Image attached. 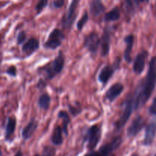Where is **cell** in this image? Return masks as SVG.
<instances>
[{
	"mask_svg": "<svg viewBox=\"0 0 156 156\" xmlns=\"http://www.w3.org/2000/svg\"><path fill=\"white\" fill-rule=\"evenodd\" d=\"M123 109L121 116L117 120V121L114 123V126H115V128L117 130H120L122 128H123V126L126 125V123H127L129 119L130 118L131 115H132V113L135 111L133 100V98L131 96V94H129L126 98V100L124 101V103L123 105Z\"/></svg>",
	"mask_w": 156,
	"mask_h": 156,
	"instance_id": "3957f363",
	"label": "cell"
},
{
	"mask_svg": "<svg viewBox=\"0 0 156 156\" xmlns=\"http://www.w3.org/2000/svg\"><path fill=\"white\" fill-rule=\"evenodd\" d=\"M122 143V138L120 136H117L111 140L110 143H107L105 146H101L98 151L93 152L88 154L85 156H111V154L114 152Z\"/></svg>",
	"mask_w": 156,
	"mask_h": 156,
	"instance_id": "5b68a950",
	"label": "cell"
},
{
	"mask_svg": "<svg viewBox=\"0 0 156 156\" xmlns=\"http://www.w3.org/2000/svg\"><path fill=\"white\" fill-rule=\"evenodd\" d=\"M145 120L142 116L138 115L132 121L131 124L128 127L127 136L129 137H135L143 128L145 127Z\"/></svg>",
	"mask_w": 156,
	"mask_h": 156,
	"instance_id": "8fae6325",
	"label": "cell"
},
{
	"mask_svg": "<svg viewBox=\"0 0 156 156\" xmlns=\"http://www.w3.org/2000/svg\"><path fill=\"white\" fill-rule=\"evenodd\" d=\"M48 1L49 0H40L39 2L37 4L35 9H36L37 14H40L48 5Z\"/></svg>",
	"mask_w": 156,
	"mask_h": 156,
	"instance_id": "484cf974",
	"label": "cell"
},
{
	"mask_svg": "<svg viewBox=\"0 0 156 156\" xmlns=\"http://www.w3.org/2000/svg\"><path fill=\"white\" fill-rule=\"evenodd\" d=\"M123 90H124V87H123V84L117 82L110 87L109 89L107 91L106 94H105V98L110 102H113L123 93Z\"/></svg>",
	"mask_w": 156,
	"mask_h": 156,
	"instance_id": "5bb4252c",
	"label": "cell"
},
{
	"mask_svg": "<svg viewBox=\"0 0 156 156\" xmlns=\"http://www.w3.org/2000/svg\"><path fill=\"white\" fill-rule=\"evenodd\" d=\"M134 2H135V3L136 4V5L138 6L139 5L141 4V3H143V2H148L149 1V0H133Z\"/></svg>",
	"mask_w": 156,
	"mask_h": 156,
	"instance_id": "1f68e13d",
	"label": "cell"
},
{
	"mask_svg": "<svg viewBox=\"0 0 156 156\" xmlns=\"http://www.w3.org/2000/svg\"><path fill=\"white\" fill-rule=\"evenodd\" d=\"M131 156H138V155H136V154H133Z\"/></svg>",
	"mask_w": 156,
	"mask_h": 156,
	"instance_id": "836d02e7",
	"label": "cell"
},
{
	"mask_svg": "<svg viewBox=\"0 0 156 156\" xmlns=\"http://www.w3.org/2000/svg\"><path fill=\"white\" fill-rule=\"evenodd\" d=\"M26 38H27V36H26V34L24 31H21L18 33V37H17V42H18V44H23L26 41Z\"/></svg>",
	"mask_w": 156,
	"mask_h": 156,
	"instance_id": "4316f807",
	"label": "cell"
},
{
	"mask_svg": "<svg viewBox=\"0 0 156 156\" xmlns=\"http://www.w3.org/2000/svg\"><path fill=\"white\" fill-rule=\"evenodd\" d=\"M68 107H69V110L70 113H71V114H73L74 117L79 115V114L82 112V110H81V108H75L74 106H72V105H68Z\"/></svg>",
	"mask_w": 156,
	"mask_h": 156,
	"instance_id": "83f0119b",
	"label": "cell"
},
{
	"mask_svg": "<svg viewBox=\"0 0 156 156\" xmlns=\"http://www.w3.org/2000/svg\"><path fill=\"white\" fill-rule=\"evenodd\" d=\"M88 21V13L87 12H85L82 15V16L81 17L80 19L79 20V21L77 22V29L79 30H82V28L84 27V26L86 24V23Z\"/></svg>",
	"mask_w": 156,
	"mask_h": 156,
	"instance_id": "d4e9b609",
	"label": "cell"
},
{
	"mask_svg": "<svg viewBox=\"0 0 156 156\" xmlns=\"http://www.w3.org/2000/svg\"><path fill=\"white\" fill-rule=\"evenodd\" d=\"M64 39H65V35L62 30L58 28H55L49 34L48 38L44 44V47L47 49L56 50L62 44Z\"/></svg>",
	"mask_w": 156,
	"mask_h": 156,
	"instance_id": "8992f818",
	"label": "cell"
},
{
	"mask_svg": "<svg viewBox=\"0 0 156 156\" xmlns=\"http://www.w3.org/2000/svg\"><path fill=\"white\" fill-rule=\"evenodd\" d=\"M111 34L112 31L109 27H106L104 30L103 34L101 37V54L102 56H107L109 54L111 49Z\"/></svg>",
	"mask_w": 156,
	"mask_h": 156,
	"instance_id": "30bf717a",
	"label": "cell"
},
{
	"mask_svg": "<svg viewBox=\"0 0 156 156\" xmlns=\"http://www.w3.org/2000/svg\"><path fill=\"white\" fill-rule=\"evenodd\" d=\"M156 135V115H154L152 120L149 123L146 127V133H145L143 143L146 146H150L154 141Z\"/></svg>",
	"mask_w": 156,
	"mask_h": 156,
	"instance_id": "4fadbf2b",
	"label": "cell"
},
{
	"mask_svg": "<svg viewBox=\"0 0 156 156\" xmlns=\"http://www.w3.org/2000/svg\"><path fill=\"white\" fill-rule=\"evenodd\" d=\"M120 59L117 58L115 61H114L113 65H108L106 66L103 67L101 70L100 71L98 75V80L99 82H101L104 85H106L108 82V81L111 79L113 76H114V73L116 70L120 67Z\"/></svg>",
	"mask_w": 156,
	"mask_h": 156,
	"instance_id": "52a82bcc",
	"label": "cell"
},
{
	"mask_svg": "<svg viewBox=\"0 0 156 156\" xmlns=\"http://www.w3.org/2000/svg\"><path fill=\"white\" fill-rule=\"evenodd\" d=\"M79 4V0H73L68 11L62 19V24L65 28L69 29L76 18V11Z\"/></svg>",
	"mask_w": 156,
	"mask_h": 156,
	"instance_id": "ba28073f",
	"label": "cell"
},
{
	"mask_svg": "<svg viewBox=\"0 0 156 156\" xmlns=\"http://www.w3.org/2000/svg\"><path fill=\"white\" fill-rule=\"evenodd\" d=\"M63 130L60 126H56L53 131V134L51 136V141L55 146H59L62 145L63 142V137H62Z\"/></svg>",
	"mask_w": 156,
	"mask_h": 156,
	"instance_id": "d6986e66",
	"label": "cell"
},
{
	"mask_svg": "<svg viewBox=\"0 0 156 156\" xmlns=\"http://www.w3.org/2000/svg\"><path fill=\"white\" fill-rule=\"evenodd\" d=\"M64 64H65V56L62 52L60 51L53 62L41 68V70L43 73L46 75L47 79L50 80L62 72V70L63 69Z\"/></svg>",
	"mask_w": 156,
	"mask_h": 156,
	"instance_id": "7a4b0ae2",
	"label": "cell"
},
{
	"mask_svg": "<svg viewBox=\"0 0 156 156\" xmlns=\"http://www.w3.org/2000/svg\"><path fill=\"white\" fill-rule=\"evenodd\" d=\"M51 98L47 93H44L40 96L38 99V105L44 111H47L50 108Z\"/></svg>",
	"mask_w": 156,
	"mask_h": 156,
	"instance_id": "7402d4cb",
	"label": "cell"
},
{
	"mask_svg": "<svg viewBox=\"0 0 156 156\" xmlns=\"http://www.w3.org/2000/svg\"><path fill=\"white\" fill-rule=\"evenodd\" d=\"M124 42L126 44V49L124 50V59L126 60V62L129 63L132 61L131 59V52H132L133 47L134 44V36L133 34L127 35V36L125 37L124 38Z\"/></svg>",
	"mask_w": 156,
	"mask_h": 156,
	"instance_id": "e0dca14e",
	"label": "cell"
},
{
	"mask_svg": "<svg viewBox=\"0 0 156 156\" xmlns=\"http://www.w3.org/2000/svg\"><path fill=\"white\" fill-rule=\"evenodd\" d=\"M39 41L37 38L31 37L23 44L22 52L26 56H30L39 48Z\"/></svg>",
	"mask_w": 156,
	"mask_h": 156,
	"instance_id": "9a60e30c",
	"label": "cell"
},
{
	"mask_svg": "<svg viewBox=\"0 0 156 156\" xmlns=\"http://www.w3.org/2000/svg\"><path fill=\"white\" fill-rule=\"evenodd\" d=\"M6 73L8 75H9L10 76H12V77H15L17 75V69L16 67L14 66H12L9 67L7 70H6Z\"/></svg>",
	"mask_w": 156,
	"mask_h": 156,
	"instance_id": "f1b7e54d",
	"label": "cell"
},
{
	"mask_svg": "<svg viewBox=\"0 0 156 156\" xmlns=\"http://www.w3.org/2000/svg\"><path fill=\"white\" fill-rule=\"evenodd\" d=\"M149 112L151 115H156V97L154 98L151 106L149 107Z\"/></svg>",
	"mask_w": 156,
	"mask_h": 156,
	"instance_id": "f546056e",
	"label": "cell"
},
{
	"mask_svg": "<svg viewBox=\"0 0 156 156\" xmlns=\"http://www.w3.org/2000/svg\"><path fill=\"white\" fill-rule=\"evenodd\" d=\"M105 11V7L101 0H92L90 3V13L93 17H98Z\"/></svg>",
	"mask_w": 156,
	"mask_h": 156,
	"instance_id": "ac0fdd59",
	"label": "cell"
},
{
	"mask_svg": "<svg viewBox=\"0 0 156 156\" xmlns=\"http://www.w3.org/2000/svg\"><path fill=\"white\" fill-rule=\"evenodd\" d=\"M58 117L62 120V130L66 135H68V127L70 123V118L66 111H60L58 114Z\"/></svg>",
	"mask_w": 156,
	"mask_h": 156,
	"instance_id": "603a6c76",
	"label": "cell"
},
{
	"mask_svg": "<svg viewBox=\"0 0 156 156\" xmlns=\"http://www.w3.org/2000/svg\"><path fill=\"white\" fill-rule=\"evenodd\" d=\"M2 155V151H1V149H0V156Z\"/></svg>",
	"mask_w": 156,
	"mask_h": 156,
	"instance_id": "e575fe53",
	"label": "cell"
},
{
	"mask_svg": "<svg viewBox=\"0 0 156 156\" xmlns=\"http://www.w3.org/2000/svg\"><path fill=\"white\" fill-rule=\"evenodd\" d=\"M148 57V52L146 50H143L138 53L134 59L133 70L137 75H140L144 71L146 66V61Z\"/></svg>",
	"mask_w": 156,
	"mask_h": 156,
	"instance_id": "7c38bea8",
	"label": "cell"
},
{
	"mask_svg": "<svg viewBox=\"0 0 156 156\" xmlns=\"http://www.w3.org/2000/svg\"><path fill=\"white\" fill-rule=\"evenodd\" d=\"M35 156H40V155H35Z\"/></svg>",
	"mask_w": 156,
	"mask_h": 156,
	"instance_id": "d590c367",
	"label": "cell"
},
{
	"mask_svg": "<svg viewBox=\"0 0 156 156\" xmlns=\"http://www.w3.org/2000/svg\"><path fill=\"white\" fill-rule=\"evenodd\" d=\"M65 0H54L53 2V6L56 9H59L64 5Z\"/></svg>",
	"mask_w": 156,
	"mask_h": 156,
	"instance_id": "4dcf8cb0",
	"label": "cell"
},
{
	"mask_svg": "<svg viewBox=\"0 0 156 156\" xmlns=\"http://www.w3.org/2000/svg\"><path fill=\"white\" fill-rule=\"evenodd\" d=\"M101 138V127L95 124L88 128L85 136V140L88 143L89 150H93L96 148Z\"/></svg>",
	"mask_w": 156,
	"mask_h": 156,
	"instance_id": "277c9868",
	"label": "cell"
},
{
	"mask_svg": "<svg viewBox=\"0 0 156 156\" xmlns=\"http://www.w3.org/2000/svg\"><path fill=\"white\" fill-rule=\"evenodd\" d=\"M156 86V56L151 59L147 74L131 94L135 111L144 106L152 96Z\"/></svg>",
	"mask_w": 156,
	"mask_h": 156,
	"instance_id": "6da1fadb",
	"label": "cell"
},
{
	"mask_svg": "<svg viewBox=\"0 0 156 156\" xmlns=\"http://www.w3.org/2000/svg\"><path fill=\"white\" fill-rule=\"evenodd\" d=\"M123 4H124L125 11L128 14L133 15L135 12L137 5L133 0H124V3Z\"/></svg>",
	"mask_w": 156,
	"mask_h": 156,
	"instance_id": "cb8c5ba5",
	"label": "cell"
},
{
	"mask_svg": "<svg viewBox=\"0 0 156 156\" xmlns=\"http://www.w3.org/2000/svg\"><path fill=\"white\" fill-rule=\"evenodd\" d=\"M155 156H156V155H155Z\"/></svg>",
	"mask_w": 156,
	"mask_h": 156,
	"instance_id": "8d00e7d4",
	"label": "cell"
},
{
	"mask_svg": "<svg viewBox=\"0 0 156 156\" xmlns=\"http://www.w3.org/2000/svg\"><path fill=\"white\" fill-rule=\"evenodd\" d=\"M15 126H16V120L15 117H9L8 118L7 124L5 127V138L6 140H9L15 130Z\"/></svg>",
	"mask_w": 156,
	"mask_h": 156,
	"instance_id": "44dd1931",
	"label": "cell"
},
{
	"mask_svg": "<svg viewBox=\"0 0 156 156\" xmlns=\"http://www.w3.org/2000/svg\"><path fill=\"white\" fill-rule=\"evenodd\" d=\"M120 18V9L117 7L111 9L109 12L105 14L104 20L106 22H111V21H118Z\"/></svg>",
	"mask_w": 156,
	"mask_h": 156,
	"instance_id": "ffe728a7",
	"label": "cell"
},
{
	"mask_svg": "<svg viewBox=\"0 0 156 156\" xmlns=\"http://www.w3.org/2000/svg\"><path fill=\"white\" fill-rule=\"evenodd\" d=\"M38 122L35 118H31L27 126L23 129L22 130V137L24 140H27L30 139L34 133L36 129H37Z\"/></svg>",
	"mask_w": 156,
	"mask_h": 156,
	"instance_id": "2e32d148",
	"label": "cell"
},
{
	"mask_svg": "<svg viewBox=\"0 0 156 156\" xmlns=\"http://www.w3.org/2000/svg\"><path fill=\"white\" fill-rule=\"evenodd\" d=\"M15 156H23L22 155V152H21V151H18V152H17L16 154H15Z\"/></svg>",
	"mask_w": 156,
	"mask_h": 156,
	"instance_id": "d6a6232c",
	"label": "cell"
},
{
	"mask_svg": "<svg viewBox=\"0 0 156 156\" xmlns=\"http://www.w3.org/2000/svg\"><path fill=\"white\" fill-rule=\"evenodd\" d=\"M84 45L91 54L95 55L101 45V38L95 32L90 33L85 37Z\"/></svg>",
	"mask_w": 156,
	"mask_h": 156,
	"instance_id": "9c48e42d",
	"label": "cell"
}]
</instances>
